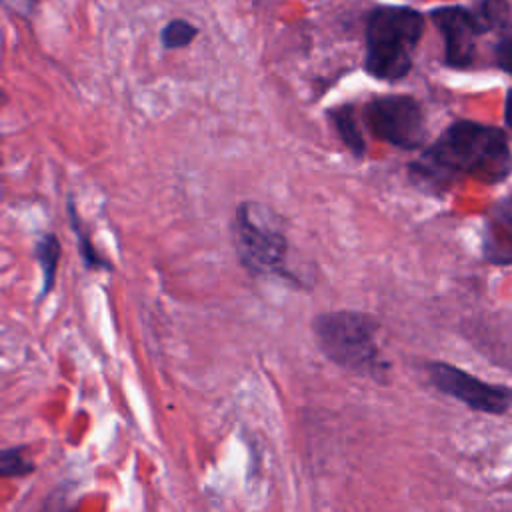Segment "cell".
Masks as SVG:
<instances>
[{"instance_id": "6da1fadb", "label": "cell", "mask_w": 512, "mask_h": 512, "mask_svg": "<svg viewBox=\"0 0 512 512\" xmlns=\"http://www.w3.org/2000/svg\"><path fill=\"white\" fill-rule=\"evenodd\" d=\"M410 170L416 180L432 186H444L454 176L494 184L512 172V154L504 130L458 120L420 154Z\"/></svg>"}, {"instance_id": "7a4b0ae2", "label": "cell", "mask_w": 512, "mask_h": 512, "mask_svg": "<svg viewBox=\"0 0 512 512\" xmlns=\"http://www.w3.org/2000/svg\"><path fill=\"white\" fill-rule=\"evenodd\" d=\"M312 334L320 352L340 368L384 380L388 364L378 346V322L358 310H330L314 316Z\"/></svg>"}, {"instance_id": "3957f363", "label": "cell", "mask_w": 512, "mask_h": 512, "mask_svg": "<svg viewBox=\"0 0 512 512\" xmlns=\"http://www.w3.org/2000/svg\"><path fill=\"white\" fill-rule=\"evenodd\" d=\"M424 32V18L408 6H378L366 20L364 70L386 82L404 78Z\"/></svg>"}, {"instance_id": "277c9868", "label": "cell", "mask_w": 512, "mask_h": 512, "mask_svg": "<svg viewBox=\"0 0 512 512\" xmlns=\"http://www.w3.org/2000/svg\"><path fill=\"white\" fill-rule=\"evenodd\" d=\"M232 238L238 260L246 270L292 278L286 268L288 238L282 230L264 222L256 204H238L232 220Z\"/></svg>"}, {"instance_id": "5b68a950", "label": "cell", "mask_w": 512, "mask_h": 512, "mask_svg": "<svg viewBox=\"0 0 512 512\" xmlns=\"http://www.w3.org/2000/svg\"><path fill=\"white\" fill-rule=\"evenodd\" d=\"M364 122L372 136L402 150H416L426 140L424 110L406 94L372 98L364 106Z\"/></svg>"}, {"instance_id": "8992f818", "label": "cell", "mask_w": 512, "mask_h": 512, "mask_svg": "<svg viewBox=\"0 0 512 512\" xmlns=\"http://www.w3.org/2000/svg\"><path fill=\"white\" fill-rule=\"evenodd\" d=\"M428 376L440 392L464 402L472 410L502 414L512 406V388L486 384L448 362H430Z\"/></svg>"}, {"instance_id": "52a82bcc", "label": "cell", "mask_w": 512, "mask_h": 512, "mask_svg": "<svg viewBox=\"0 0 512 512\" xmlns=\"http://www.w3.org/2000/svg\"><path fill=\"white\" fill-rule=\"evenodd\" d=\"M430 16L444 36L446 64L452 68L470 66L474 60L476 36L486 32L480 18L462 6H442Z\"/></svg>"}, {"instance_id": "ba28073f", "label": "cell", "mask_w": 512, "mask_h": 512, "mask_svg": "<svg viewBox=\"0 0 512 512\" xmlns=\"http://www.w3.org/2000/svg\"><path fill=\"white\" fill-rule=\"evenodd\" d=\"M484 254L494 264H512V194L498 200L488 214Z\"/></svg>"}, {"instance_id": "9c48e42d", "label": "cell", "mask_w": 512, "mask_h": 512, "mask_svg": "<svg viewBox=\"0 0 512 512\" xmlns=\"http://www.w3.org/2000/svg\"><path fill=\"white\" fill-rule=\"evenodd\" d=\"M328 118H330L334 130H336L338 138L342 140V144L356 158H362L364 152H366V140H364V134L360 130L354 104H342V106L330 108L328 110Z\"/></svg>"}, {"instance_id": "30bf717a", "label": "cell", "mask_w": 512, "mask_h": 512, "mask_svg": "<svg viewBox=\"0 0 512 512\" xmlns=\"http://www.w3.org/2000/svg\"><path fill=\"white\" fill-rule=\"evenodd\" d=\"M34 260L38 262L40 270H42V288H40V296L38 300H42L44 296H48L54 288L56 282V270H58V262H60V254H62V246L56 234L46 232L42 234L34 248H32Z\"/></svg>"}, {"instance_id": "8fae6325", "label": "cell", "mask_w": 512, "mask_h": 512, "mask_svg": "<svg viewBox=\"0 0 512 512\" xmlns=\"http://www.w3.org/2000/svg\"><path fill=\"white\" fill-rule=\"evenodd\" d=\"M66 212H68V222H70V228H72V232H74V236H76V242H78V252H80V258H82V262H84V266L88 268V270H110L112 266H110V262L96 250V246L90 242V236H88V232L84 230V226H82V220H80V216H78V212H76V206H74V202H72V198H68V204H66Z\"/></svg>"}, {"instance_id": "7c38bea8", "label": "cell", "mask_w": 512, "mask_h": 512, "mask_svg": "<svg viewBox=\"0 0 512 512\" xmlns=\"http://www.w3.org/2000/svg\"><path fill=\"white\" fill-rule=\"evenodd\" d=\"M34 472V462L24 458V450L20 446L4 448L0 454V476L2 478H22Z\"/></svg>"}, {"instance_id": "4fadbf2b", "label": "cell", "mask_w": 512, "mask_h": 512, "mask_svg": "<svg viewBox=\"0 0 512 512\" xmlns=\"http://www.w3.org/2000/svg\"><path fill=\"white\" fill-rule=\"evenodd\" d=\"M196 34H198V30L190 22H186V20H170L162 28L160 40H162L164 48L174 50V48L188 46L196 38Z\"/></svg>"}, {"instance_id": "5bb4252c", "label": "cell", "mask_w": 512, "mask_h": 512, "mask_svg": "<svg viewBox=\"0 0 512 512\" xmlns=\"http://www.w3.org/2000/svg\"><path fill=\"white\" fill-rule=\"evenodd\" d=\"M480 22L484 28H494V26H504L508 20V4L506 0H484L480 8Z\"/></svg>"}, {"instance_id": "9a60e30c", "label": "cell", "mask_w": 512, "mask_h": 512, "mask_svg": "<svg viewBox=\"0 0 512 512\" xmlns=\"http://www.w3.org/2000/svg\"><path fill=\"white\" fill-rule=\"evenodd\" d=\"M494 54H496L498 66H500L504 72L512 74V34L506 36V38H502V40L496 44Z\"/></svg>"}, {"instance_id": "2e32d148", "label": "cell", "mask_w": 512, "mask_h": 512, "mask_svg": "<svg viewBox=\"0 0 512 512\" xmlns=\"http://www.w3.org/2000/svg\"><path fill=\"white\" fill-rule=\"evenodd\" d=\"M504 120L512 128V88L506 94V104H504Z\"/></svg>"}]
</instances>
